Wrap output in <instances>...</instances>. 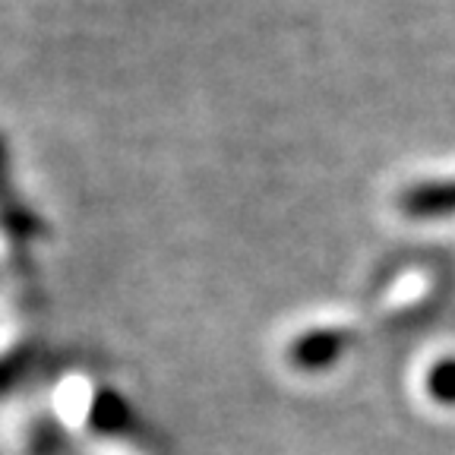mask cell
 <instances>
[{
  "label": "cell",
  "instance_id": "1",
  "mask_svg": "<svg viewBox=\"0 0 455 455\" xmlns=\"http://www.w3.org/2000/svg\"><path fill=\"white\" fill-rule=\"evenodd\" d=\"M0 235L13 243L16 253L28 250V243L48 235L38 212H32L26 199L20 196V187L13 180V162H10V149L4 136H0Z\"/></svg>",
  "mask_w": 455,
  "mask_h": 455
},
{
  "label": "cell",
  "instance_id": "2",
  "mask_svg": "<svg viewBox=\"0 0 455 455\" xmlns=\"http://www.w3.org/2000/svg\"><path fill=\"white\" fill-rule=\"evenodd\" d=\"M348 348V335L341 329H313L307 335H298L288 348V361L294 363L304 373H320V370H329L341 361Z\"/></svg>",
  "mask_w": 455,
  "mask_h": 455
},
{
  "label": "cell",
  "instance_id": "3",
  "mask_svg": "<svg viewBox=\"0 0 455 455\" xmlns=\"http://www.w3.org/2000/svg\"><path fill=\"white\" fill-rule=\"evenodd\" d=\"M402 209L420 219H436V215L455 212V180H436V184H420L402 196Z\"/></svg>",
  "mask_w": 455,
  "mask_h": 455
},
{
  "label": "cell",
  "instance_id": "4",
  "mask_svg": "<svg viewBox=\"0 0 455 455\" xmlns=\"http://www.w3.org/2000/svg\"><path fill=\"white\" fill-rule=\"evenodd\" d=\"M427 392L440 402V405H455V357L434 363L427 373Z\"/></svg>",
  "mask_w": 455,
  "mask_h": 455
}]
</instances>
